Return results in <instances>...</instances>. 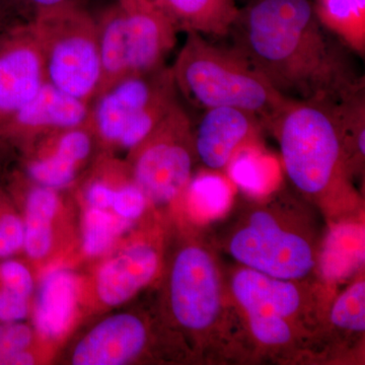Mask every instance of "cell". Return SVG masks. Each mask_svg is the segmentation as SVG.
Returning <instances> with one entry per match:
<instances>
[{
	"mask_svg": "<svg viewBox=\"0 0 365 365\" xmlns=\"http://www.w3.org/2000/svg\"><path fill=\"white\" fill-rule=\"evenodd\" d=\"M309 0H260L240 11L234 48L288 100H339L356 78Z\"/></svg>",
	"mask_w": 365,
	"mask_h": 365,
	"instance_id": "6da1fadb",
	"label": "cell"
},
{
	"mask_svg": "<svg viewBox=\"0 0 365 365\" xmlns=\"http://www.w3.org/2000/svg\"><path fill=\"white\" fill-rule=\"evenodd\" d=\"M185 34L170 67L178 93L203 110L232 107L253 113L270 127L289 100L234 47L212 44L199 33Z\"/></svg>",
	"mask_w": 365,
	"mask_h": 365,
	"instance_id": "7a4b0ae2",
	"label": "cell"
},
{
	"mask_svg": "<svg viewBox=\"0 0 365 365\" xmlns=\"http://www.w3.org/2000/svg\"><path fill=\"white\" fill-rule=\"evenodd\" d=\"M336 101L289 100L270 125L279 140L288 178L309 195L345 182L349 160Z\"/></svg>",
	"mask_w": 365,
	"mask_h": 365,
	"instance_id": "3957f363",
	"label": "cell"
},
{
	"mask_svg": "<svg viewBox=\"0 0 365 365\" xmlns=\"http://www.w3.org/2000/svg\"><path fill=\"white\" fill-rule=\"evenodd\" d=\"M96 21L102 63L98 93L125 78L165 66L179 33L168 16L145 0H115Z\"/></svg>",
	"mask_w": 365,
	"mask_h": 365,
	"instance_id": "277c9868",
	"label": "cell"
},
{
	"mask_svg": "<svg viewBox=\"0 0 365 365\" xmlns=\"http://www.w3.org/2000/svg\"><path fill=\"white\" fill-rule=\"evenodd\" d=\"M48 83L91 104L102 83L96 16L79 0L53 7L31 21Z\"/></svg>",
	"mask_w": 365,
	"mask_h": 365,
	"instance_id": "5b68a950",
	"label": "cell"
},
{
	"mask_svg": "<svg viewBox=\"0 0 365 365\" xmlns=\"http://www.w3.org/2000/svg\"><path fill=\"white\" fill-rule=\"evenodd\" d=\"M179 104L170 67L117 81L90 105V122L101 145L132 150Z\"/></svg>",
	"mask_w": 365,
	"mask_h": 365,
	"instance_id": "8992f818",
	"label": "cell"
},
{
	"mask_svg": "<svg viewBox=\"0 0 365 365\" xmlns=\"http://www.w3.org/2000/svg\"><path fill=\"white\" fill-rule=\"evenodd\" d=\"M130 151L132 176L148 200L165 204L176 198L191 179L195 155L193 126L181 104Z\"/></svg>",
	"mask_w": 365,
	"mask_h": 365,
	"instance_id": "52a82bcc",
	"label": "cell"
},
{
	"mask_svg": "<svg viewBox=\"0 0 365 365\" xmlns=\"http://www.w3.org/2000/svg\"><path fill=\"white\" fill-rule=\"evenodd\" d=\"M230 251L246 267L283 280L304 277L316 264L309 242L264 210L253 213L232 237Z\"/></svg>",
	"mask_w": 365,
	"mask_h": 365,
	"instance_id": "ba28073f",
	"label": "cell"
},
{
	"mask_svg": "<svg viewBox=\"0 0 365 365\" xmlns=\"http://www.w3.org/2000/svg\"><path fill=\"white\" fill-rule=\"evenodd\" d=\"M170 302L185 328L202 331L215 323L220 309V283L207 252L188 247L178 255L170 276Z\"/></svg>",
	"mask_w": 365,
	"mask_h": 365,
	"instance_id": "9c48e42d",
	"label": "cell"
},
{
	"mask_svg": "<svg viewBox=\"0 0 365 365\" xmlns=\"http://www.w3.org/2000/svg\"><path fill=\"white\" fill-rule=\"evenodd\" d=\"M45 81L42 55L31 21L0 33V130Z\"/></svg>",
	"mask_w": 365,
	"mask_h": 365,
	"instance_id": "30bf717a",
	"label": "cell"
},
{
	"mask_svg": "<svg viewBox=\"0 0 365 365\" xmlns=\"http://www.w3.org/2000/svg\"><path fill=\"white\" fill-rule=\"evenodd\" d=\"M98 143L100 141L90 119L78 126L36 137L25 143L31 148L26 174L41 186L66 188L78 179Z\"/></svg>",
	"mask_w": 365,
	"mask_h": 365,
	"instance_id": "8fae6325",
	"label": "cell"
},
{
	"mask_svg": "<svg viewBox=\"0 0 365 365\" xmlns=\"http://www.w3.org/2000/svg\"><path fill=\"white\" fill-rule=\"evenodd\" d=\"M262 125L253 113L237 108L204 110L193 129L195 155L208 169H225L237 151L257 143Z\"/></svg>",
	"mask_w": 365,
	"mask_h": 365,
	"instance_id": "7c38bea8",
	"label": "cell"
},
{
	"mask_svg": "<svg viewBox=\"0 0 365 365\" xmlns=\"http://www.w3.org/2000/svg\"><path fill=\"white\" fill-rule=\"evenodd\" d=\"M90 105L46 81L32 100L4 125L0 137L25 144L43 134L78 126L90 119Z\"/></svg>",
	"mask_w": 365,
	"mask_h": 365,
	"instance_id": "4fadbf2b",
	"label": "cell"
},
{
	"mask_svg": "<svg viewBox=\"0 0 365 365\" xmlns=\"http://www.w3.org/2000/svg\"><path fill=\"white\" fill-rule=\"evenodd\" d=\"M146 330L143 322L129 314H117L96 326L78 343L72 355L76 365H120L143 349Z\"/></svg>",
	"mask_w": 365,
	"mask_h": 365,
	"instance_id": "5bb4252c",
	"label": "cell"
},
{
	"mask_svg": "<svg viewBox=\"0 0 365 365\" xmlns=\"http://www.w3.org/2000/svg\"><path fill=\"white\" fill-rule=\"evenodd\" d=\"M158 267V256L151 247L136 245L125 249L98 271V297L107 306L124 304L153 279Z\"/></svg>",
	"mask_w": 365,
	"mask_h": 365,
	"instance_id": "9a60e30c",
	"label": "cell"
},
{
	"mask_svg": "<svg viewBox=\"0 0 365 365\" xmlns=\"http://www.w3.org/2000/svg\"><path fill=\"white\" fill-rule=\"evenodd\" d=\"M232 292L248 316L290 318L299 311L302 302L294 283L248 267L235 274Z\"/></svg>",
	"mask_w": 365,
	"mask_h": 365,
	"instance_id": "2e32d148",
	"label": "cell"
},
{
	"mask_svg": "<svg viewBox=\"0 0 365 365\" xmlns=\"http://www.w3.org/2000/svg\"><path fill=\"white\" fill-rule=\"evenodd\" d=\"M162 11L179 32L223 37L240 14L234 0H145Z\"/></svg>",
	"mask_w": 365,
	"mask_h": 365,
	"instance_id": "e0dca14e",
	"label": "cell"
},
{
	"mask_svg": "<svg viewBox=\"0 0 365 365\" xmlns=\"http://www.w3.org/2000/svg\"><path fill=\"white\" fill-rule=\"evenodd\" d=\"M76 278L71 271L56 269L45 276L41 284L35 323L48 338H58L71 324L76 304Z\"/></svg>",
	"mask_w": 365,
	"mask_h": 365,
	"instance_id": "ac0fdd59",
	"label": "cell"
},
{
	"mask_svg": "<svg viewBox=\"0 0 365 365\" xmlns=\"http://www.w3.org/2000/svg\"><path fill=\"white\" fill-rule=\"evenodd\" d=\"M35 184L26 196L23 248L31 258L41 259L51 249L52 222L58 210L59 198L56 190Z\"/></svg>",
	"mask_w": 365,
	"mask_h": 365,
	"instance_id": "d6986e66",
	"label": "cell"
},
{
	"mask_svg": "<svg viewBox=\"0 0 365 365\" xmlns=\"http://www.w3.org/2000/svg\"><path fill=\"white\" fill-rule=\"evenodd\" d=\"M321 25L359 56L365 53V0H314Z\"/></svg>",
	"mask_w": 365,
	"mask_h": 365,
	"instance_id": "ffe728a7",
	"label": "cell"
},
{
	"mask_svg": "<svg viewBox=\"0 0 365 365\" xmlns=\"http://www.w3.org/2000/svg\"><path fill=\"white\" fill-rule=\"evenodd\" d=\"M228 178L242 191L254 196L272 191L279 180V165L257 143L235 153L227 168Z\"/></svg>",
	"mask_w": 365,
	"mask_h": 365,
	"instance_id": "44dd1931",
	"label": "cell"
},
{
	"mask_svg": "<svg viewBox=\"0 0 365 365\" xmlns=\"http://www.w3.org/2000/svg\"><path fill=\"white\" fill-rule=\"evenodd\" d=\"M185 189H187L192 212L200 220L220 217L232 204L230 180L215 173H202L190 179Z\"/></svg>",
	"mask_w": 365,
	"mask_h": 365,
	"instance_id": "7402d4cb",
	"label": "cell"
},
{
	"mask_svg": "<svg viewBox=\"0 0 365 365\" xmlns=\"http://www.w3.org/2000/svg\"><path fill=\"white\" fill-rule=\"evenodd\" d=\"M130 222L106 209L91 207L83 218V251L91 257L105 253Z\"/></svg>",
	"mask_w": 365,
	"mask_h": 365,
	"instance_id": "603a6c76",
	"label": "cell"
},
{
	"mask_svg": "<svg viewBox=\"0 0 365 365\" xmlns=\"http://www.w3.org/2000/svg\"><path fill=\"white\" fill-rule=\"evenodd\" d=\"M345 240V230L335 232L328 242L326 253L324 254V270L331 277L346 275L355 266L364 262V245L361 240L354 241L351 239Z\"/></svg>",
	"mask_w": 365,
	"mask_h": 365,
	"instance_id": "cb8c5ba5",
	"label": "cell"
},
{
	"mask_svg": "<svg viewBox=\"0 0 365 365\" xmlns=\"http://www.w3.org/2000/svg\"><path fill=\"white\" fill-rule=\"evenodd\" d=\"M334 325L345 330L364 332L365 329V283L359 281L340 295L331 312Z\"/></svg>",
	"mask_w": 365,
	"mask_h": 365,
	"instance_id": "d4e9b609",
	"label": "cell"
},
{
	"mask_svg": "<svg viewBox=\"0 0 365 365\" xmlns=\"http://www.w3.org/2000/svg\"><path fill=\"white\" fill-rule=\"evenodd\" d=\"M255 337L266 345L287 344L292 339V329L285 319L272 316H248Z\"/></svg>",
	"mask_w": 365,
	"mask_h": 365,
	"instance_id": "484cf974",
	"label": "cell"
},
{
	"mask_svg": "<svg viewBox=\"0 0 365 365\" xmlns=\"http://www.w3.org/2000/svg\"><path fill=\"white\" fill-rule=\"evenodd\" d=\"M146 203L145 194L132 179L117 187L112 207L118 216L131 222L143 215Z\"/></svg>",
	"mask_w": 365,
	"mask_h": 365,
	"instance_id": "4316f807",
	"label": "cell"
},
{
	"mask_svg": "<svg viewBox=\"0 0 365 365\" xmlns=\"http://www.w3.org/2000/svg\"><path fill=\"white\" fill-rule=\"evenodd\" d=\"M32 339V330L25 324L0 322V365L16 353L26 351Z\"/></svg>",
	"mask_w": 365,
	"mask_h": 365,
	"instance_id": "83f0119b",
	"label": "cell"
},
{
	"mask_svg": "<svg viewBox=\"0 0 365 365\" xmlns=\"http://www.w3.org/2000/svg\"><path fill=\"white\" fill-rule=\"evenodd\" d=\"M0 287L29 299L34 288L33 277L21 262L4 260L0 263Z\"/></svg>",
	"mask_w": 365,
	"mask_h": 365,
	"instance_id": "f1b7e54d",
	"label": "cell"
},
{
	"mask_svg": "<svg viewBox=\"0 0 365 365\" xmlns=\"http://www.w3.org/2000/svg\"><path fill=\"white\" fill-rule=\"evenodd\" d=\"M28 313V299L0 287V322H21Z\"/></svg>",
	"mask_w": 365,
	"mask_h": 365,
	"instance_id": "f546056e",
	"label": "cell"
},
{
	"mask_svg": "<svg viewBox=\"0 0 365 365\" xmlns=\"http://www.w3.org/2000/svg\"><path fill=\"white\" fill-rule=\"evenodd\" d=\"M115 192L116 188L107 180L96 178L88 182L86 191V200L91 207L108 209L112 207Z\"/></svg>",
	"mask_w": 365,
	"mask_h": 365,
	"instance_id": "4dcf8cb0",
	"label": "cell"
},
{
	"mask_svg": "<svg viewBox=\"0 0 365 365\" xmlns=\"http://www.w3.org/2000/svg\"><path fill=\"white\" fill-rule=\"evenodd\" d=\"M71 1L73 0H11L19 18L23 21H31L38 14Z\"/></svg>",
	"mask_w": 365,
	"mask_h": 365,
	"instance_id": "1f68e13d",
	"label": "cell"
},
{
	"mask_svg": "<svg viewBox=\"0 0 365 365\" xmlns=\"http://www.w3.org/2000/svg\"><path fill=\"white\" fill-rule=\"evenodd\" d=\"M20 23L26 21L19 18L11 0H0V33Z\"/></svg>",
	"mask_w": 365,
	"mask_h": 365,
	"instance_id": "d6a6232c",
	"label": "cell"
}]
</instances>
